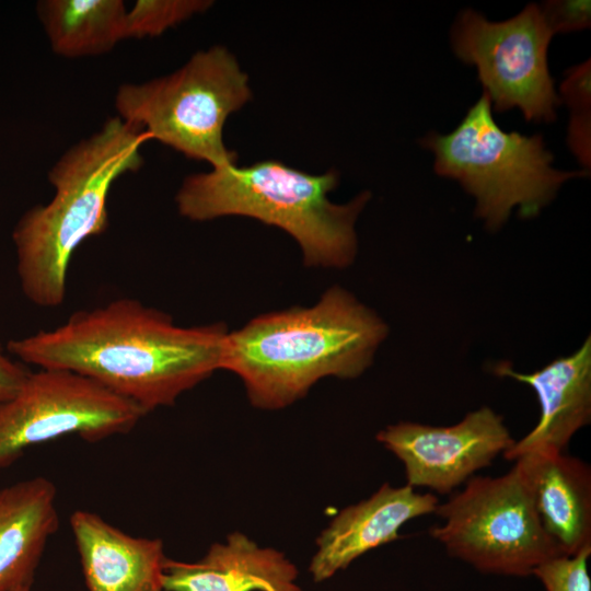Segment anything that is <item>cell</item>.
I'll return each mask as SVG.
<instances>
[{
	"mask_svg": "<svg viewBox=\"0 0 591 591\" xmlns=\"http://www.w3.org/2000/svg\"><path fill=\"white\" fill-rule=\"evenodd\" d=\"M591 552L557 556L537 566L533 573L547 591H591L588 559Z\"/></svg>",
	"mask_w": 591,
	"mask_h": 591,
	"instance_id": "d6986e66",
	"label": "cell"
},
{
	"mask_svg": "<svg viewBox=\"0 0 591 591\" xmlns=\"http://www.w3.org/2000/svg\"><path fill=\"white\" fill-rule=\"evenodd\" d=\"M227 333L222 323L182 327L162 311L121 298L5 348L23 364L89 378L148 414L220 369Z\"/></svg>",
	"mask_w": 591,
	"mask_h": 591,
	"instance_id": "6da1fadb",
	"label": "cell"
},
{
	"mask_svg": "<svg viewBox=\"0 0 591 591\" xmlns=\"http://www.w3.org/2000/svg\"><path fill=\"white\" fill-rule=\"evenodd\" d=\"M36 10L51 49L65 58L103 55L126 39L121 0H43Z\"/></svg>",
	"mask_w": 591,
	"mask_h": 591,
	"instance_id": "e0dca14e",
	"label": "cell"
},
{
	"mask_svg": "<svg viewBox=\"0 0 591 591\" xmlns=\"http://www.w3.org/2000/svg\"><path fill=\"white\" fill-rule=\"evenodd\" d=\"M252 97L248 77L224 47L193 55L173 73L119 85L115 106L121 119L212 169L235 164L223 141L228 117Z\"/></svg>",
	"mask_w": 591,
	"mask_h": 591,
	"instance_id": "8992f818",
	"label": "cell"
},
{
	"mask_svg": "<svg viewBox=\"0 0 591 591\" xmlns=\"http://www.w3.org/2000/svg\"><path fill=\"white\" fill-rule=\"evenodd\" d=\"M439 500L405 485H382L372 496L343 509L316 541L310 572L317 582L345 569L356 558L399 538L407 521L434 512Z\"/></svg>",
	"mask_w": 591,
	"mask_h": 591,
	"instance_id": "7c38bea8",
	"label": "cell"
},
{
	"mask_svg": "<svg viewBox=\"0 0 591 591\" xmlns=\"http://www.w3.org/2000/svg\"><path fill=\"white\" fill-rule=\"evenodd\" d=\"M211 5L209 0H137L126 14V39L161 35Z\"/></svg>",
	"mask_w": 591,
	"mask_h": 591,
	"instance_id": "ac0fdd59",
	"label": "cell"
},
{
	"mask_svg": "<svg viewBox=\"0 0 591 591\" xmlns=\"http://www.w3.org/2000/svg\"><path fill=\"white\" fill-rule=\"evenodd\" d=\"M552 37L535 3L502 22L464 10L451 31L455 55L476 67L497 112L518 107L526 120L545 123L556 118L560 104L547 63Z\"/></svg>",
	"mask_w": 591,
	"mask_h": 591,
	"instance_id": "9c48e42d",
	"label": "cell"
},
{
	"mask_svg": "<svg viewBox=\"0 0 591 591\" xmlns=\"http://www.w3.org/2000/svg\"><path fill=\"white\" fill-rule=\"evenodd\" d=\"M147 415L139 406L78 373L39 369L0 403V470L34 445L66 436L99 442L130 432Z\"/></svg>",
	"mask_w": 591,
	"mask_h": 591,
	"instance_id": "ba28073f",
	"label": "cell"
},
{
	"mask_svg": "<svg viewBox=\"0 0 591 591\" xmlns=\"http://www.w3.org/2000/svg\"><path fill=\"white\" fill-rule=\"evenodd\" d=\"M337 184L336 171L316 175L267 160L193 174L175 201L179 215L194 221L243 216L275 225L298 242L306 266L345 268L356 257L355 223L370 193L337 205L327 197Z\"/></svg>",
	"mask_w": 591,
	"mask_h": 591,
	"instance_id": "277c9868",
	"label": "cell"
},
{
	"mask_svg": "<svg viewBox=\"0 0 591 591\" xmlns=\"http://www.w3.org/2000/svg\"><path fill=\"white\" fill-rule=\"evenodd\" d=\"M30 371L0 344V403L13 396Z\"/></svg>",
	"mask_w": 591,
	"mask_h": 591,
	"instance_id": "603a6c76",
	"label": "cell"
},
{
	"mask_svg": "<svg viewBox=\"0 0 591 591\" xmlns=\"http://www.w3.org/2000/svg\"><path fill=\"white\" fill-rule=\"evenodd\" d=\"M560 101L571 114L591 112V65L590 59L570 68L559 86Z\"/></svg>",
	"mask_w": 591,
	"mask_h": 591,
	"instance_id": "44dd1931",
	"label": "cell"
},
{
	"mask_svg": "<svg viewBox=\"0 0 591 591\" xmlns=\"http://www.w3.org/2000/svg\"><path fill=\"white\" fill-rule=\"evenodd\" d=\"M434 512L444 522L430 535L479 571L524 577L564 556L544 531L515 466L498 477H471Z\"/></svg>",
	"mask_w": 591,
	"mask_h": 591,
	"instance_id": "52a82bcc",
	"label": "cell"
},
{
	"mask_svg": "<svg viewBox=\"0 0 591 591\" xmlns=\"http://www.w3.org/2000/svg\"><path fill=\"white\" fill-rule=\"evenodd\" d=\"M58 526L57 489L48 478L35 476L0 488V591L32 587Z\"/></svg>",
	"mask_w": 591,
	"mask_h": 591,
	"instance_id": "2e32d148",
	"label": "cell"
},
{
	"mask_svg": "<svg viewBox=\"0 0 591 591\" xmlns=\"http://www.w3.org/2000/svg\"><path fill=\"white\" fill-rule=\"evenodd\" d=\"M568 146L586 171H589L591 164V112L571 114L568 126Z\"/></svg>",
	"mask_w": 591,
	"mask_h": 591,
	"instance_id": "7402d4cb",
	"label": "cell"
},
{
	"mask_svg": "<svg viewBox=\"0 0 591 591\" xmlns=\"http://www.w3.org/2000/svg\"><path fill=\"white\" fill-rule=\"evenodd\" d=\"M297 567L274 548L233 532L197 561L165 559L164 591H302Z\"/></svg>",
	"mask_w": 591,
	"mask_h": 591,
	"instance_id": "9a60e30c",
	"label": "cell"
},
{
	"mask_svg": "<svg viewBox=\"0 0 591 591\" xmlns=\"http://www.w3.org/2000/svg\"><path fill=\"white\" fill-rule=\"evenodd\" d=\"M494 371L531 386L541 408L536 426L502 453L506 460L515 461L532 453H565L573 434L590 424V336L573 354L557 358L537 371L521 373L508 362L498 363Z\"/></svg>",
	"mask_w": 591,
	"mask_h": 591,
	"instance_id": "8fae6325",
	"label": "cell"
},
{
	"mask_svg": "<svg viewBox=\"0 0 591 591\" xmlns=\"http://www.w3.org/2000/svg\"><path fill=\"white\" fill-rule=\"evenodd\" d=\"M376 440L404 464L408 486L442 495L466 483L514 442L503 418L487 406L447 427L401 421L381 430Z\"/></svg>",
	"mask_w": 591,
	"mask_h": 591,
	"instance_id": "30bf717a",
	"label": "cell"
},
{
	"mask_svg": "<svg viewBox=\"0 0 591 591\" xmlns=\"http://www.w3.org/2000/svg\"><path fill=\"white\" fill-rule=\"evenodd\" d=\"M420 143L433 153L436 173L457 181L475 198V215L491 231L517 208L522 218L536 217L564 183L589 175L553 167L541 135L503 131L485 92L453 131L430 132Z\"/></svg>",
	"mask_w": 591,
	"mask_h": 591,
	"instance_id": "5b68a950",
	"label": "cell"
},
{
	"mask_svg": "<svg viewBox=\"0 0 591 591\" xmlns=\"http://www.w3.org/2000/svg\"><path fill=\"white\" fill-rule=\"evenodd\" d=\"M590 4L589 0H549L538 7L547 27L554 35L589 28Z\"/></svg>",
	"mask_w": 591,
	"mask_h": 591,
	"instance_id": "ffe728a7",
	"label": "cell"
},
{
	"mask_svg": "<svg viewBox=\"0 0 591 591\" xmlns=\"http://www.w3.org/2000/svg\"><path fill=\"white\" fill-rule=\"evenodd\" d=\"M149 139L140 126L113 117L53 165L48 181L54 197L24 212L12 232L20 287L33 304H62L74 251L88 237L105 232L112 185L140 169V149Z\"/></svg>",
	"mask_w": 591,
	"mask_h": 591,
	"instance_id": "3957f363",
	"label": "cell"
},
{
	"mask_svg": "<svg viewBox=\"0 0 591 591\" xmlns=\"http://www.w3.org/2000/svg\"><path fill=\"white\" fill-rule=\"evenodd\" d=\"M540 522L564 556L591 552V470L565 453H532L515 460Z\"/></svg>",
	"mask_w": 591,
	"mask_h": 591,
	"instance_id": "4fadbf2b",
	"label": "cell"
},
{
	"mask_svg": "<svg viewBox=\"0 0 591 591\" xmlns=\"http://www.w3.org/2000/svg\"><path fill=\"white\" fill-rule=\"evenodd\" d=\"M387 333L374 311L335 286L311 308L263 314L228 332L220 369L241 378L254 406L282 408L322 378L362 374Z\"/></svg>",
	"mask_w": 591,
	"mask_h": 591,
	"instance_id": "7a4b0ae2",
	"label": "cell"
},
{
	"mask_svg": "<svg viewBox=\"0 0 591 591\" xmlns=\"http://www.w3.org/2000/svg\"><path fill=\"white\" fill-rule=\"evenodd\" d=\"M31 588L32 587H22V588H19L16 590H14V591H31Z\"/></svg>",
	"mask_w": 591,
	"mask_h": 591,
	"instance_id": "cb8c5ba5",
	"label": "cell"
},
{
	"mask_svg": "<svg viewBox=\"0 0 591 591\" xmlns=\"http://www.w3.org/2000/svg\"><path fill=\"white\" fill-rule=\"evenodd\" d=\"M70 528L88 591H164L162 540L132 536L86 510L71 514Z\"/></svg>",
	"mask_w": 591,
	"mask_h": 591,
	"instance_id": "5bb4252c",
	"label": "cell"
}]
</instances>
